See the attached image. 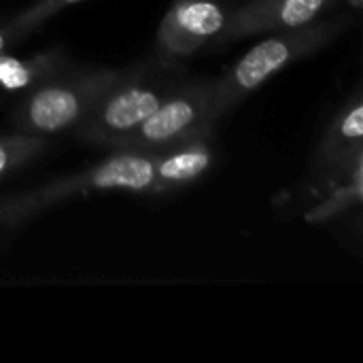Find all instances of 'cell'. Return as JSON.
<instances>
[{
  "label": "cell",
  "mask_w": 363,
  "mask_h": 363,
  "mask_svg": "<svg viewBox=\"0 0 363 363\" xmlns=\"http://www.w3.org/2000/svg\"><path fill=\"white\" fill-rule=\"evenodd\" d=\"M189 77L179 60L151 53L121 68L89 117L74 130L81 143L113 151Z\"/></svg>",
  "instance_id": "1"
},
{
  "label": "cell",
  "mask_w": 363,
  "mask_h": 363,
  "mask_svg": "<svg viewBox=\"0 0 363 363\" xmlns=\"http://www.w3.org/2000/svg\"><path fill=\"white\" fill-rule=\"evenodd\" d=\"M351 15L321 17L306 26L270 32L264 36L228 70H223L219 77H213L215 121L219 123L221 117L232 113L245 98L257 91L274 74L332 45L345 30L351 28Z\"/></svg>",
  "instance_id": "2"
},
{
  "label": "cell",
  "mask_w": 363,
  "mask_h": 363,
  "mask_svg": "<svg viewBox=\"0 0 363 363\" xmlns=\"http://www.w3.org/2000/svg\"><path fill=\"white\" fill-rule=\"evenodd\" d=\"M155 189V151L113 149L102 162L68 177L53 179L28 191L0 198V228H17L36 215L70 198L123 191L153 196Z\"/></svg>",
  "instance_id": "3"
},
{
  "label": "cell",
  "mask_w": 363,
  "mask_h": 363,
  "mask_svg": "<svg viewBox=\"0 0 363 363\" xmlns=\"http://www.w3.org/2000/svg\"><path fill=\"white\" fill-rule=\"evenodd\" d=\"M121 68L77 66L21 96L13 111V128L38 136L74 132L96 108Z\"/></svg>",
  "instance_id": "4"
},
{
  "label": "cell",
  "mask_w": 363,
  "mask_h": 363,
  "mask_svg": "<svg viewBox=\"0 0 363 363\" xmlns=\"http://www.w3.org/2000/svg\"><path fill=\"white\" fill-rule=\"evenodd\" d=\"M213 77H187L132 134L115 149L162 151L194 134L215 130Z\"/></svg>",
  "instance_id": "5"
},
{
  "label": "cell",
  "mask_w": 363,
  "mask_h": 363,
  "mask_svg": "<svg viewBox=\"0 0 363 363\" xmlns=\"http://www.w3.org/2000/svg\"><path fill=\"white\" fill-rule=\"evenodd\" d=\"M234 4L225 0H172L155 32V53L189 60L223 34Z\"/></svg>",
  "instance_id": "6"
},
{
  "label": "cell",
  "mask_w": 363,
  "mask_h": 363,
  "mask_svg": "<svg viewBox=\"0 0 363 363\" xmlns=\"http://www.w3.org/2000/svg\"><path fill=\"white\" fill-rule=\"evenodd\" d=\"M363 162V100L355 89L323 125L313 155L311 179L330 187Z\"/></svg>",
  "instance_id": "7"
},
{
  "label": "cell",
  "mask_w": 363,
  "mask_h": 363,
  "mask_svg": "<svg viewBox=\"0 0 363 363\" xmlns=\"http://www.w3.org/2000/svg\"><path fill=\"white\" fill-rule=\"evenodd\" d=\"M340 0H242L234 4L217 45L225 47L257 34L291 30L321 19Z\"/></svg>",
  "instance_id": "8"
},
{
  "label": "cell",
  "mask_w": 363,
  "mask_h": 363,
  "mask_svg": "<svg viewBox=\"0 0 363 363\" xmlns=\"http://www.w3.org/2000/svg\"><path fill=\"white\" fill-rule=\"evenodd\" d=\"M217 162L215 130L183 138L162 151H155V189L153 196H168L198 183Z\"/></svg>",
  "instance_id": "9"
},
{
  "label": "cell",
  "mask_w": 363,
  "mask_h": 363,
  "mask_svg": "<svg viewBox=\"0 0 363 363\" xmlns=\"http://www.w3.org/2000/svg\"><path fill=\"white\" fill-rule=\"evenodd\" d=\"M72 66V60L64 47H49L28 55H15L0 51V91L28 94Z\"/></svg>",
  "instance_id": "10"
},
{
  "label": "cell",
  "mask_w": 363,
  "mask_h": 363,
  "mask_svg": "<svg viewBox=\"0 0 363 363\" xmlns=\"http://www.w3.org/2000/svg\"><path fill=\"white\" fill-rule=\"evenodd\" d=\"M363 200V162H359L345 179L332 183L328 194L304 213V221L311 225H325L349 211L357 208Z\"/></svg>",
  "instance_id": "11"
},
{
  "label": "cell",
  "mask_w": 363,
  "mask_h": 363,
  "mask_svg": "<svg viewBox=\"0 0 363 363\" xmlns=\"http://www.w3.org/2000/svg\"><path fill=\"white\" fill-rule=\"evenodd\" d=\"M49 147L47 136L13 130L0 136V181L34 162Z\"/></svg>",
  "instance_id": "12"
},
{
  "label": "cell",
  "mask_w": 363,
  "mask_h": 363,
  "mask_svg": "<svg viewBox=\"0 0 363 363\" xmlns=\"http://www.w3.org/2000/svg\"><path fill=\"white\" fill-rule=\"evenodd\" d=\"M79 2H85V0H34L26 9L11 15L9 23L19 34V38L26 40L32 32L43 28L53 15H57L60 11H64L68 6H74Z\"/></svg>",
  "instance_id": "13"
},
{
  "label": "cell",
  "mask_w": 363,
  "mask_h": 363,
  "mask_svg": "<svg viewBox=\"0 0 363 363\" xmlns=\"http://www.w3.org/2000/svg\"><path fill=\"white\" fill-rule=\"evenodd\" d=\"M19 43H21V38H19V34L11 28L9 17L2 19V21H0V51H9V49L17 47Z\"/></svg>",
  "instance_id": "14"
},
{
  "label": "cell",
  "mask_w": 363,
  "mask_h": 363,
  "mask_svg": "<svg viewBox=\"0 0 363 363\" xmlns=\"http://www.w3.org/2000/svg\"><path fill=\"white\" fill-rule=\"evenodd\" d=\"M345 2H347L353 11H359L363 6V0H345Z\"/></svg>",
  "instance_id": "15"
}]
</instances>
